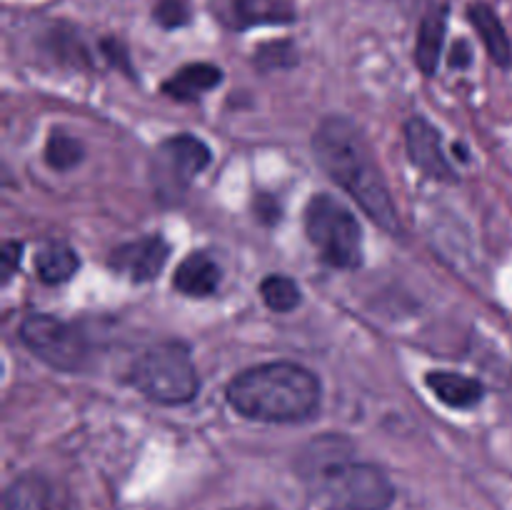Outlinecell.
Returning a JSON list of instances; mask_svg holds the SVG:
<instances>
[{
  "label": "cell",
  "mask_w": 512,
  "mask_h": 510,
  "mask_svg": "<svg viewBox=\"0 0 512 510\" xmlns=\"http://www.w3.org/2000/svg\"><path fill=\"white\" fill-rule=\"evenodd\" d=\"M18 338L48 368L80 373L90 360V340L75 323L48 313H33L20 323Z\"/></svg>",
  "instance_id": "cell-6"
},
{
  "label": "cell",
  "mask_w": 512,
  "mask_h": 510,
  "mask_svg": "<svg viewBox=\"0 0 512 510\" xmlns=\"http://www.w3.org/2000/svg\"><path fill=\"white\" fill-rule=\"evenodd\" d=\"M305 235L330 268L358 270L363 265V228L348 205L328 193L310 198L305 208Z\"/></svg>",
  "instance_id": "cell-5"
},
{
  "label": "cell",
  "mask_w": 512,
  "mask_h": 510,
  "mask_svg": "<svg viewBox=\"0 0 512 510\" xmlns=\"http://www.w3.org/2000/svg\"><path fill=\"white\" fill-rule=\"evenodd\" d=\"M298 470L310 493L330 510H388L395 500L393 480L373 463L353 460L343 435H323L300 453Z\"/></svg>",
  "instance_id": "cell-2"
},
{
  "label": "cell",
  "mask_w": 512,
  "mask_h": 510,
  "mask_svg": "<svg viewBox=\"0 0 512 510\" xmlns=\"http://www.w3.org/2000/svg\"><path fill=\"white\" fill-rule=\"evenodd\" d=\"M220 268L208 253H190L183 263L175 268L173 288L185 298H210L220 285Z\"/></svg>",
  "instance_id": "cell-16"
},
{
  "label": "cell",
  "mask_w": 512,
  "mask_h": 510,
  "mask_svg": "<svg viewBox=\"0 0 512 510\" xmlns=\"http://www.w3.org/2000/svg\"><path fill=\"white\" fill-rule=\"evenodd\" d=\"M128 383L158 405H185L195 400L200 390V375L195 370L193 353L183 340H163L135 358L130 365Z\"/></svg>",
  "instance_id": "cell-4"
},
{
  "label": "cell",
  "mask_w": 512,
  "mask_h": 510,
  "mask_svg": "<svg viewBox=\"0 0 512 510\" xmlns=\"http://www.w3.org/2000/svg\"><path fill=\"white\" fill-rule=\"evenodd\" d=\"M313 153L325 175L335 185H340L378 228H383L393 238L403 235V223H400L388 180L363 130L353 120L343 115H330L320 120L313 135Z\"/></svg>",
  "instance_id": "cell-1"
},
{
  "label": "cell",
  "mask_w": 512,
  "mask_h": 510,
  "mask_svg": "<svg viewBox=\"0 0 512 510\" xmlns=\"http://www.w3.org/2000/svg\"><path fill=\"white\" fill-rule=\"evenodd\" d=\"M5 510H68V495L40 473H23L5 488Z\"/></svg>",
  "instance_id": "cell-11"
},
{
  "label": "cell",
  "mask_w": 512,
  "mask_h": 510,
  "mask_svg": "<svg viewBox=\"0 0 512 510\" xmlns=\"http://www.w3.org/2000/svg\"><path fill=\"white\" fill-rule=\"evenodd\" d=\"M153 18L160 28L175 30L190 23V8L185 0H158L153 10Z\"/></svg>",
  "instance_id": "cell-21"
},
{
  "label": "cell",
  "mask_w": 512,
  "mask_h": 510,
  "mask_svg": "<svg viewBox=\"0 0 512 510\" xmlns=\"http://www.w3.org/2000/svg\"><path fill=\"white\" fill-rule=\"evenodd\" d=\"M235 413L260 423H300L320 408V385L313 370L288 360L255 365L235 375L225 388Z\"/></svg>",
  "instance_id": "cell-3"
},
{
  "label": "cell",
  "mask_w": 512,
  "mask_h": 510,
  "mask_svg": "<svg viewBox=\"0 0 512 510\" xmlns=\"http://www.w3.org/2000/svg\"><path fill=\"white\" fill-rule=\"evenodd\" d=\"M258 293L263 298L265 308H270L273 313H290L300 305L303 300V293H300L298 283L288 275H280V273H270L268 278L260 280L258 285Z\"/></svg>",
  "instance_id": "cell-18"
},
{
  "label": "cell",
  "mask_w": 512,
  "mask_h": 510,
  "mask_svg": "<svg viewBox=\"0 0 512 510\" xmlns=\"http://www.w3.org/2000/svg\"><path fill=\"white\" fill-rule=\"evenodd\" d=\"M470 60H473V50H470L468 40H458L450 53V68H468Z\"/></svg>",
  "instance_id": "cell-24"
},
{
  "label": "cell",
  "mask_w": 512,
  "mask_h": 510,
  "mask_svg": "<svg viewBox=\"0 0 512 510\" xmlns=\"http://www.w3.org/2000/svg\"><path fill=\"white\" fill-rule=\"evenodd\" d=\"M215 20L228 30L260 28V25H288L295 20L290 0H208Z\"/></svg>",
  "instance_id": "cell-10"
},
{
  "label": "cell",
  "mask_w": 512,
  "mask_h": 510,
  "mask_svg": "<svg viewBox=\"0 0 512 510\" xmlns=\"http://www.w3.org/2000/svg\"><path fill=\"white\" fill-rule=\"evenodd\" d=\"M468 20H470V25L475 28V33L480 35V40H483L490 60H493L498 68H510L512 65L510 35H508V30H505L500 15L493 10V5L483 3V0H478V3H470L468 5Z\"/></svg>",
  "instance_id": "cell-15"
},
{
  "label": "cell",
  "mask_w": 512,
  "mask_h": 510,
  "mask_svg": "<svg viewBox=\"0 0 512 510\" xmlns=\"http://www.w3.org/2000/svg\"><path fill=\"white\" fill-rule=\"evenodd\" d=\"M405 148H408L410 163L428 178L440 180V183H458L453 163L443 150V135L430 120L423 115H413L403 125Z\"/></svg>",
  "instance_id": "cell-8"
},
{
  "label": "cell",
  "mask_w": 512,
  "mask_h": 510,
  "mask_svg": "<svg viewBox=\"0 0 512 510\" xmlns=\"http://www.w3.org/2000/svg\"><path fill=\"white\" fill-rule=\"evenodd\" d=\"M83 160V145L65 130H50L48 143H45V163L58 173L73 170Z\"/></svg>",
  "instance_id": "cell-19"
},
{
  "label": "cell",
  "mask_w": 512,
  "mask_h": 510,
  "mask_svg": "<svg viewBox=\"0 0 512 510\" xmlns=\"http://www.w3.org/2000/svg\"><path fill=\"white\" fill-rule=\"evenodd\" d=\"M170 258V243L163 235H145L110 250L108 268L133 283H150L160 275Z\"/></svg>",
  "instance_id": "cell-9"
},
{
  "label": "cell",
  "mask_w": 512,
  "mask_h": 510,
  "mask_svg": "<svg viewBox=\"0 0 512 510\" xmlns=\"http://www.w3.org/2000/svg\"><path fill=\"white\" fill-rule=\"evenodd\" d=\"M255 63H258V68L263 70L290 68V65L298 63V55H295L293 43H290V40H275V43L263 45V48L258 50Z\"/></svg>",
  "instance_id": "cell-20"
},
{
  "label": "cell",
  "mask_w": 512,
  "mask_h": 510,
  "mask_svg": "<svg viewBox=\"0 0 512 510\" xmlns=\"http://www.w3.org/2000/svg\"><path fill=\"white\" fill-rule=\"evenodd\" d=\"M80 268V258L68 243H48L35 255V270L45 285L68 283Z\"/></svg>",
  "instance_id": "cell-17"
},
{
  "label": "cell",
  "mask_w": 512,
  "mask_h": 510,
  "mask_svg": "<svg viewBox=\"0 0 512 510\" xmlns=\"http://www.w3.org/2000/svg\"><path fill=\"white\" fill-rule=\"evenodd\" d=\"M448 15L450 8L445 3L433 5L423 15L418 28V40H415V65L425 78H433L438 73L440 55H443L445 33H448Z\"/></svg>",
  "instance_id": "cell-12"
},
{
  "label": "cell",
  "mask_w": 512,
  "mask_h": 510,
  "mask_svg": "<svg viewBox=\"0 0 512 510\" xmlns=\"http://www.w3.org/2000/svg\"><path fill=\"white\" fill-rule=\"evenodd\" d=\"M425 385L433 390L435 398L453 410H470L483 403L485 385L470 375L450 373V370H430Z\"/></svg>",
  "instance_id": "cell-13"
},
{
  "label": "cell",
  "mask_w": 512,
  "mask_h": 510,
  "mask_svg": "<svg viewBox=\"0 0 512 510\" xmlns=\"http://www.w3.org/2000/svg\"><path fill=\"white\" fill-rule=\"evenodd\" d=\"M223 83V70L213 63H188L180 70H175L160 90H163L168 98L180 100V103H195V100L203 98L205 93H210L213 88Z\"/></svg>",
  "instance_id": "cell-14"
},
{
  "label": "cell",
  "mask_w": 512,
  "mask_h": 510,
  "mask_svg": "<svg viewBox=\"0 0 512 510\" xmlns=\"http://www.w3.org/2000/svg\"><path fill=\"white\" fill-rule=\"evenodd\" d=\"M20 255H23V243L18 240H5L3 250H0V275H3V283H8L15 275L20 265Z\"/></svg>",
  "instance_id": "cell-22"
},
{
  "label": "cell",
  "mask_w": 512,
  "mask_h": 510,
  "mask_svg": "<svg viewBox=\"0 0 512 510\" xmlns=\"http://www.w3.org/2000/svg\"><path fill=\"white\" fill-rule=\"evenodd\" d=\"M103 53L108 55V60L110 63H115L120 68V65H123L125 70H128V73H133V70H130V63H128V53H125V45L123 43H118V40H113V38H108V40H103Z\"/></svg>",
  "instance_id": "cell-23"
},
{
  "label": "cell",
  "mask_w": 512,
  "mask_h": 510,
  "mask_svg": "<svg viewBox=\"0 0 512 510\" xmlns=\"http://www.w3.org/2000/svg\"><path fill=\"white\" fill-rule=\"evenodd\" d=\"M213 160L208 143L190 133H178L165 138L155 148L150 160V180L158 200L163 203H178L193 180L203 173Z\"/></svg>",
  "instance_id": "cell-7"
}]
</instances>
